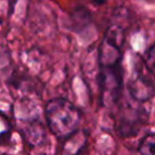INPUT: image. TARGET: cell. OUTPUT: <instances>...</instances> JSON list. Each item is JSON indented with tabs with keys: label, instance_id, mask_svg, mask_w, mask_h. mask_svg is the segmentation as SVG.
Returning <instances> with one entry per match:
<instances>
[{
	"label": "cell",
	"instance_id": "cell-1",
	"mask_svg": "<svg viewBox=\"0 0 155 155\" xmlns=\"http://www.w3.org/2000/svg\"><path fill=\"white\" fill-rule=\"evenodd\" d=\"M122 45L104 35L97 48V85L99 101L104 107L119 103L124 92Z\"/></svg>",
	"mask_w": 155,
	"mask_h": 155
},
{
	"label": "cell",
	"instance_id": "cell-2",
	"mask_svg": "<svg viewBox=\"0 0 155 155\" xmlns=\"http://www.w3.org/2000/svg\"><path fill=\"white\" fill-rule=\"evenodd\" d=\"M81 116L80 109L62 97L52 98L45 105L47 128L59 140H63L79 130Z\"/></svg>",
	"mask_w": 155,
	"mask_h": 155
},
{
	"label": "cell",
	"instance_id": "cell-3",
	"mask_svg": "<svg viewBox=\"0 0 155 155\" xmlns=\"http://www.w3.org/2000/svg\"><path fill=\"white\" fill-rule=\"evenodd\" d=\"M127 90L131 99L138 103H144L154 96V70L149 69L140 58L127 84Z\"/></svg>",
	"mask_w": 155,
	"mask_h": 155
},
{
	"label": "cell",
	"instance_id": "cell-4",
	"mask_svg": "<svg viewBox=\"0 0 155 155\" xmlns=\"http://www.w3.org/2000/svg\"><path fill=\"white\" fill-rule=\"evenodd\" d=\"M117 104H120V108L116 115L115 130L120 137H133L139 132L142 126L147 124V113L139 105L121 103L120 101Z\"/></svg>",
	"mask_w": 155,
	"mask_h": 155
},
{
	"label": "cell",
	"instance_id": "cell-5",
	"mask_svg": "<svg viewBox=\"0 0 155 155\" xmlns=\"http://www.w3.org/2000/svg\"><path fill=\"white\" fill-rule=\"evenodd\" d=\"M59 155H88V133L78 130L62 140Z\"/></svg>",
	"mask_w": 155,
	"mask_h": 155
},
{
	"label": "cell",
	"instance_id": "cell-6",
	"mask_svg": "<svg viewBox=\"0 0 155 155\" xmlns=\"http://www.w3.org/2000/svg\"><path fill=\"white\" fill-rule=\"evenodd\" d=\"M21 133L24 140L33 148L40 147L47 142V132L40 120L24 121L21 125Z\"/></svg>",
	"mask_w": 155,
	"mask_h": 155
},
{
	"label": "cell",
	"instance_id": "cell-7",
	"mask_svg": "<svg viewBox=\"0 0 155 155\" xmlns=\"http://www.w3.org/2000/svg\"><path fill=\"white\" fill-rule=\"evenodd\" d=\"M91 22H92L91 13L85 7L80 6L70 13L69 19H68V28H69V30L79 33L81 30H85L90 25Z\"/></svg>",
	"mask_w": 155,
	"mask_h": 155
},
{
	"label": "cell",
	"instance_id": "cell-8",
	"mask_svg": "<svg viewBox=\"0 0 155 155\" xmlns=\"http://www.w3.org/2000/svg\"><path fill=\"white\" fill-rule=\"evenodd\" d=\"M154 143L155 136L154 132H148L138 143V153L140 155H154Z\"/></svg>",
	"mask_w": 155,
	"mask_h": 155
},
{
	"label": "cell",
	"instance_id": "cell-9",
	"mask_svg": "<svg viewBox=\"0 0 155 155\" xmlns=\"http://www.w3.org/2000/svg\"><path fill=\"white\" fill-rule=\"evenodd\" d=\"M12 134V125L10 119L0 111V145L8 143Z\"/></svg>",
	"mask_w": 155,
	"mask_h": 155
},
{
	"label": "cell",
	"instance_id": "cell-10",
	"mask_svg": "<svg viewBox=\"0 0 155 155\" xmlns=\"http://www.w3.org/2000/svg\"><path fill=\"white\" fill-rule=\"evenodd\" d=\"M140 61L151 70H154V65H155V46L151 44L145 52L143 53V56L140 57Z\"/></svg>",
	"mask_w": 155,
	"mask_h": 155
},
{
	"label": "cell",
	"instance_id": "cell-11",
	"mask_svg": "<svg viewBox=\"0 0 155 155\" xmlns=\"http://www.w3.org/2000/svg\"><path fill=\"white\" fill-rule=\"evenodd\" d=\"M91 2H93L94 5H104L108 0H90Z\"/></svg>",
	"mask_w": 155,
	"mask_h": 155
},
{
	"label": "cell",
	"instance_id": "cell-12",
	"mask_svg": "<svg viewBox=\"0 0 155 155\" xmlns=\"http://www.w3.org/2000/svg\"><path fill=\"white\" fill-rule=\"evenodd\" d=\"M0 155H10V154H5V153H0Z\"/></svg>",
	"mask_w": 155,
	"mask_h": 155
}]
</instances>
